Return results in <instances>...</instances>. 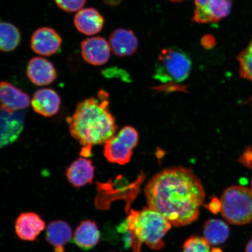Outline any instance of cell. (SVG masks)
<instances>
[{
  "label": "cell",
  "mask_w": 252,
  "mask_h": 252,
  "mask_svg": "<svg viewBox=\"0 0 252 252\" xmlns=\"http://www.w3.org/2000/svg\"><path fill=\"white\" fill-rule=\"evenodd\" d=\"M207 207L209 208L211 212L216 214L220 212L221 204H220V201L218 198L214 197L213 198L212 201L207 205Z\"/></svg>",
  "instance_id": "obj_26"
},
{
  "label": "cell",
  "mask_w": 252,
  "mask_h": 252,
  "mask_svg": "<svg viewBox=\"0 0 252 252\" xmlns=\"http://www.w3.org/2000/svg\"><path fill=\"white\" fill-rule=\"evenodd\" d=\"M215 38L211 34H206L201 39V45L207 49H212L215 45Z\"/></svg>",
  "instance_id": "obj_25"
},
{
  "label": "cell",
  "mask_w": 252,
  "mask_h": 252,
  "mask_svg": "<svg viewBox=\"0 0 252 252\" xmlns=\"http://www.w3.org/2000/svg\"><path fill=\"white\" fill-rule=\"evenodd\" d=\"M191 69V59L187 53L178 47H168L158 57L154 78L162 83H181L189 77Z\"/></svg>",
  "instance_id": "obj_5"
},
{
  "label": "cell",
  "mask_w": 252,
  "mask_h": 252,
  "mask_svg": "<svg viewBox=\"0 0 252 252\" xmlns=\"http://www.w3.org/2000/svg\"><path fill=\"white\" fill-rule=\"evenodd\" d=\"M169 1H171L172 2H182L183 1H185V0H169Z\"/></svg>",
  "instance_id": "obj_28"
},
{
  "label": "cell",
  "mask_w": 252,
  "mask_h": 252,
  "mask_svg": "<svg viewBox=\"0 0 252 252\" xmlns=\"http://www.w3.org/2000/svg\"><path fill=\"white\" fill-rule=\"evenodd\" d=\"M238 61L239 74L252 83V39L247 48L238 55ZM251 101L252 108V98Z\"/></svg>",
  "instance_id": "obj_22"
},
{
  "label": "cell",
  "mask_w": 252,
  "mask_h": 252,
  "mask_svg": "<svg viewBox=\"0 0 252 252\" xmlns=\"http://www.w3.org/2000/svg\"><path fill=\"white\" fill-rule=\"evenodd\" d=\"M45 228V220L34 212L22 213L15 222V234L24 241H36Z\"/></svg>",
  "instance_id": "obj_10"
},
{
  "label": "cell",
  "mask_w": 252,
  "mask_h": 252,
  "mask_svg": "<svg viewBox=\"0 0 252 252\" xmlns=\"http://www.w3.org/2000/svg\"><path fill=\"white\" fill-rule=\"evenodd\" d=\"M72 236V228L64 220H53L47 226L46 241L54 249L55 252H65V245L70 242Z\"/></svg>",
  "instance_id": "obj_18"
},
{
  "label": "cell",
  "mask_w": 252,
  "mask_h": 252,
  "mask_svg": "<svg viewBox=\"0 0 252 252\" xmlns=\"http://www.w3.org/2000/svg\"><path fill=\"white\" fill-rule=\"evenodd\" d=\"M76 29L86 35H94L102 31L105 20L101 14L94 8H83L75 15Z\"/></svg>",
  "instance_id": "obj_17"
},
{
  "label": "cell",
  "mask_w": 252,
  "mask_h": 252,
  "mask_svg": "<svg viewBox=\"0 0 252 252\" xmlns=\"http://www.w3.org/2000/svg\"><path fill=\"white\" fill-rule=\"evenodd\" d=\"M100 231L94 220H82L74 232V243L83 251H89L98 244Z\"/></svg>",
  "instance_id": "obj_19"
},
{
  "label": "cell",
  "mask_w": 252,
  "mask_h": 252,
  "mask_svg": "<svg viewBox=\"0 0 252 252\" xmlns=\"http://www.w3.org/2000/svg\"><path fill=\"white\" fill-rule=\"evenodd\" d=\"M34 111L45 117H52L61 108V99L55 91L49 88L37 90L31 100Z\"/></svg>",
  "instance_id": "obj_14"
},
{
  "label": "cell",
  "mask_w": 252,
  "mask_h": 252,
  "mask_svg": "<svg viewBox=\"0 0 252 252\" xmlns=\"http://www.w3.org/2000/svg\"><path fill=\"white\" fill-rule=\"evenodd\" d=\"M109 104L108 93L100 91L96 97L79 103L67 119L71 136L83 147L84 157L91 156L93 146L105 144L116 134L118 127Z\"/></svg>",
  "instance_id": "obj_2"
},
{
  "label": "cell",
  "mask_w": 252,
  "mask_h": 252,
  "mask_svg": "<svg viewBox=\"0 0 252 252\" xmlns=\"http://www.w3.org/2000/svg\"><path fill=\"white\" fill-rule=\"evenodd\" d=\"M183 252H212L210 245L204 238L191 236L183 247Z\"/></svg>",
  "instance_id": "obj_23"
},
{
  "label": "cell",
  "mask_w": 252,
  "mask_h": 252,
  "mask_svg": "<svg viewBox=\"0 0 252 252\" xmlns=\"http://www.w3.org/2000/svg\"><path fill=\"white\" fill-rule=\"evenodd\" d=\"M251 189H252V181H251Z\"/></svg>",
  "instance_id": "obj_29"
},
{
  "label": "cell",
  "mask_w": 252,
  "mask_h": 252,
  "mask_svg": "<svg viewBox=\"0 0 252 252\" xmlns=\"http://www.w3.org/2000/svg\"><path fill=\"white\" fill-rule=\"evenodd\" d=\"M192 20L197 24L216 23L227 17L232 10V0H194Z\"/></svg>",
  "instance_id": "obj_7"
},
{
  "label": "cell",
  "mask_w": 252,
  "mask_h": 252,
  "mask_svg": "<svg viewBox=\"0 0 252 252\" xmlns=\"http://www.w3.org/2000/svg\"><path fill=\"white\" fill-rule=\"evenodd\" d=\"M222 216L232 225H244L252 221V190L232 186L226 188L220 197Z\"/></svg>",
  "instance_id": "obj_4"
},
{
  "label": "cell",
  "mask_w": 252,
  "mask_h": 252,
  "mask_svg": "<svg viewBox=\"0 0 252 252\" xmlns=\"http://www.w3.org/2000/svg\"><path fill=\"white\" fill-rule=\"evenodd\" d=\"M245 252H252V236L250 241L248 242L247 247H246Z\"/></svg>",
  "instance_id": "obj_27"
},
{
  "label": "cell",
  "mask_w": 252,
  "mask_h": 252,
  "mask_svg": "<svg viewBox=\"0 0 252 252\" xmlns=\"http://www.w3.org/2000/svg\"><path fill=\"white\" fill-rule=\"evenodd\" d=\"M81 55L84 61L93 65H102L108 62L110 56L109 43L101 37H93L83 41Z\"/></svg>",
  "instance_id": "obj_11"
},
{
  "label": "cell",
  "mask_w": 252,
  "mask_h": 252,
  "mask_svg": "<svg viewBox=\"0 0 252 252\" xmlns=\"http://www.w3.org/2000/svg\"><path fill=\"white\" fill-rule=\"evenodd\" d=\"M21 36L15 25L7 22L0 23V51H13L20 45Z\"/></svg>",
  "instance_id": "obj_21"
},
{
  "label": "cell",
  "mask_w": 252,
  "mask_h": 252,
  "mask_svg": "<svg viewBox=\"0 0 252 252\" xmlns=\"http://www.w3.org/2000/svg\"><path fill=\"white\" fill-rule=\"evenodd\" d=\"M62 45L61 36L51 28H40L34 32L31 37V48L40 56H49L55 54Z\"/></svg>",
  "instance_id": "obj_9"
},
{
  "label": "cell",
  "mask_w": 252,
  "mask_h": 252,
  "mask_svg": "<svg viewBox=\"0 0 252 252\" xmlns=\"http://www.w3.org/2000/svg\"><path fill=\"white\" fill-rule=\"evenodd\" d=\"M204 238L210 245H222L228 240L230 235L229 226L219 219H210L203 226Z\"/></svg>",
  "instance_id": "obj_20"
},
{
  "label": "cell",
  "mask_w": 252,
  "mask_h": 252,
  "mask_svg": "<svg viewBox=\"0 0 252 252\" xmlns=\"http://www.w3.org/2000/svg\"><path fill=\"white\" fill-rule=\"evenodd\" d=\"M126 221L127 231L133 237L131 248L134 252H141L143 244L153 250H161L165 245L163 238L172 226L164 217L149 207L131 210Z\"/></svg>",
  "instance_id": "obj_3"
},
{
  "label": "cell",
  "mask_w": 252,
  "mask_h": 252,
  "mask_svg": "<svg viewBox=\"0 0 252 252\" xmlns=\"http://www.w3.org/2000/svg\"><path fill=\"white\" fill-rule=\"evenodd\" d=\"M23 112H8L0 106V149L13 143L23 130Z\"/></svg>",
  "instance_id": "obj_8"
},
{
  "label": "cell",
  "mask_w": 252,
  "mask_h": 252,
  "mask_svg": "<svg viewBox=\"0 0 252 252\" xmlns=\"http://www.w3.org/2000/svg\"><path fill=\"white\" fill-rule=\"evenodd\" d=\"M28 94L8 82H0V106L8 112L20 111L30 105Z\"/></svg>",
  "instance_id": "obj_13"
},
{
  "label": "cell",
  "mask_w": 252,
  "mask_h": 252,
  "mask_svg": "<svg viewBox=\"0 0 252 252\" xmlns=\"http://www.w3.org/2000/svg\"><path fill=\"white\" fill-rule=\"evenodd\" d=\"M56 4L63 11L72 13L83 9L87 0H55Z\"/></svg>",
  "instance_id": "obj_24"
},
{
  "label": "cell",
  "mask_w": 252,
  "mask_h": 252,
  "mask_svg": "<svg viewBox=\"0 0 252 252\" xmlns=\"http://www.w3.org/2000/svg\"><path fill=\"white\" fill-rule=\"evenodd\" d=\"M94 174V167L92 160L86 157L78 158L69 166L66 176L72 187H84L92 184Z\"/></svg>",
  "instance_id": "obj_15"
},
{
  "label": "cell",
  "mask_w": 252,
  "mask_h": 252,
  "mask_svg": "<svg viewBox=\"0 0 252 252\" xmlns=\"http://www.w3.org/2000/svg\"><path fill=\"white\" fill-rule=\"evenodd\" d=\"M148 206L175 226L193 223L199 216L205 191L190 169L172 167L157 173L145 188Z\"/></svg>",
  "instance_id": "obj_1"
},
{
  "label": "cell",
  "mask_w": 252,
  "mask_h": 252,
  "mask_svg": "<svg viewBox=\"0 0 252 252\" xmlns=\"http://www.w3.org/2000/svg\"><path fill=\"white\" fill-rule=\"evenodd\" d=\"M109 45L115 55L130 56L137 52L138 40L133 31L120 28L110 34Z\"/></svg>",
  "instance_id": "obj_16"
},
{
  "label": "cell",
  "mask_w": 252,
  "mask_h": 252,
  "mask_svg": "<svg viewBox=\"0 0 252 252\" xmlns=\"http://www.w3.org/2000/svg\"><path fill=\"white\" fill-rule=\"evenodd\" d=\"M27 74L32 83L40 87L53 83L58 76L54 65L41 57L30 60L27 65Z\"/></svg>",
  "instance_id": "obj_12"
},
{
  "label": "cell",
  "mask_w": 252,
  "mask_h": 252,
  "mask_svg": "<svg viewBox=\"0 0 252 252\" xmlns=\"http://www.w3.org/2000/svg\"><path fill=\"white\" fill-rule=\"evenodd\" d=\"M139 135L135 128L125 126L105 143L103 154L110 163L124 165L130 161Z\"/></svg>",
  "instance_id": "obj_6"
}]
</instances>
